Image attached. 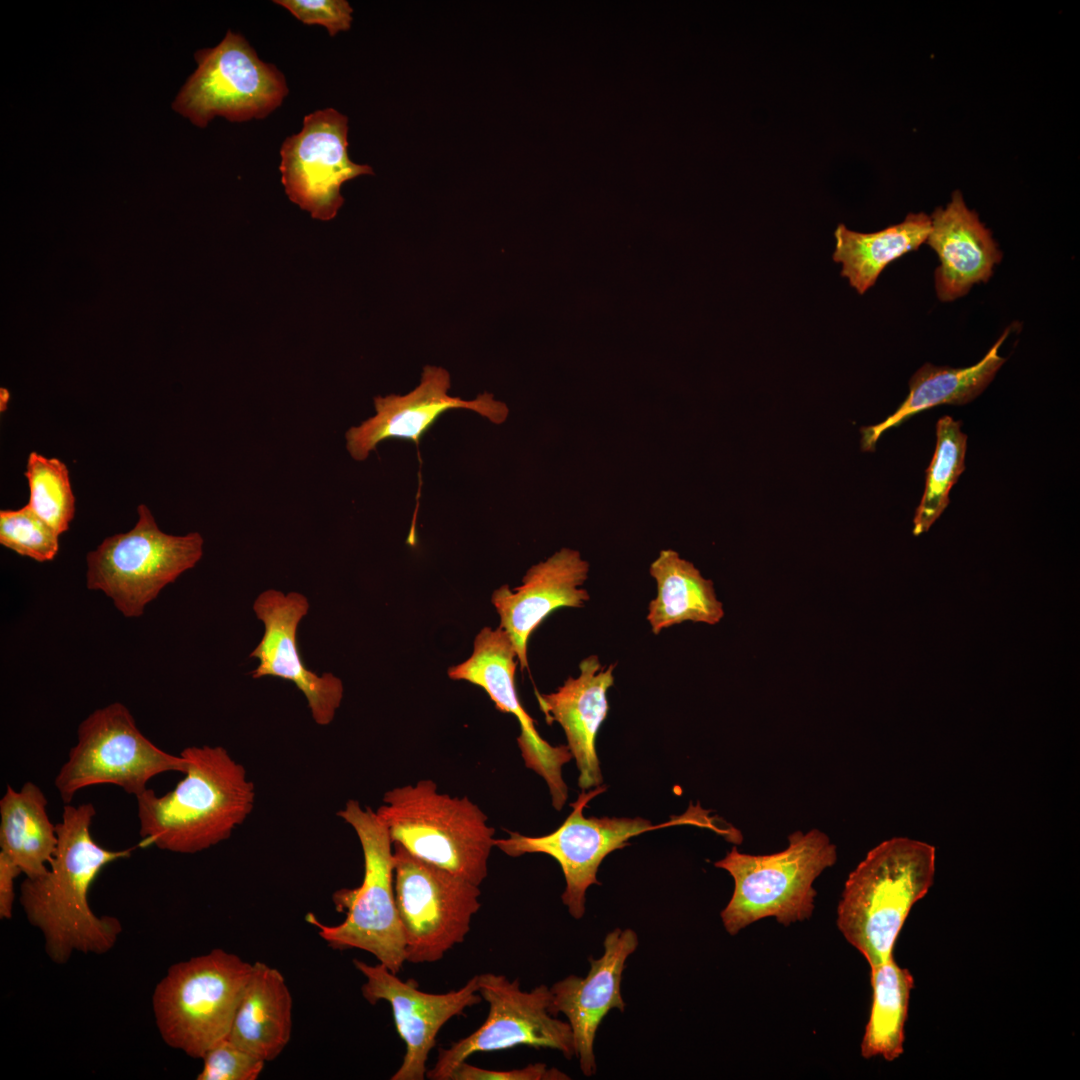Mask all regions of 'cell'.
Instances as JSON below:
<instances>
[{"label": "cell", "mask_w": 1080, "mask_h": 1080, "mask_svg": "<svg viewBox=\"0 0 1080 1080\" xmlns=\"http://www.w3.org/2000/svg\"><path fill=\"white\" fill-rule=\"evenodd\" d=\"M195 60L198 66L172 108L198 127L216 116L231 122L265 118L288 94L282 72L230 30L217 46L197 51Z\"/></svg>", "instance_id": "11"}, {"label": "cell", "mask_w": 1080, "mask_h": 1080, "mask_svg": "<svg viewBox=\"0 0 1080 1080\" xmlns=\"http://www.w3.org/2000/svg\"><path fill=\"white\" fill-rule=\"evenodd\" d=\"M588 572L589 563L577 550L562 548L529 568L520 586L511 590L503 585L493 592L499 627L510 637L522 670L528 668V642L538 626L553 611L581 608L590 599L582 588Z\"/></svg>", "instance_id": "20"}, {"label": "cell", "mask_w": 1080, "mask_h": 1080, "mask_svg": "<svg viewBox=\"0 0 1080 1080\" xmlns=\"http://www.w3.org/2000/svg\"><path fill=\"white\" fill-rule=\"evenodd\" d=\"M347 133L348 118L326 108L306 115L301 131L281 146L279 169L285 192L314 219H333L344 203L341 186L373 174L370 166L350 160Z\"/></svg>", "instance_id": "14"}, {"label": "cell", "mask_w": 1080, "mask_h": 1080, "mask_svg": "<svg viewBox=\"0 0 1080 1080\" xmlns=\"http://www.w3.org/2000/svg\"><path fill=\"white\" fill-rule=\"evenodd\" d=\"M60 534L27 504L0 511V544L38 562L51 561L59 550Z\"/></svg>", "instance_id": "31"}, {"label": "cell", "mask_w": 1080, "mask_h": 1080, "mask_svg": "<svg viewBox=\"0 0 1080 1080\" xmlns=\"http://www.w3.org/2000/svg\"><path fill=\"white\" fill-rule=\"evenodd\" d=\"M126 533L105 538L87 554L86 584L104 592L125 617H139L160 591L193 568L203 554L197 532L184 536L162 532L145 504Z\"/></svg>", "instance_id": "8"}, {"label": "cell", "mask_w": 1080, "mask_h": 1080, "mask_svg": "<svg viewBox=\"0 0 1080 1080\" xmlns=\"http://www.w3.org/2000/svg\"><path fill=\"white\" fill-rule=\"evenodd\" d=\"M364 976L363 997L370 1003H389L396 1030L405 1043L403 1061L391 1080H424L427 1061L441 1028L451 1018L482 1001L477 975L458 990L447 993L421 991L415 980L403 981L385 965L353 961Z\"/></svg>", "instance_id": "16"}, {"label": "cell", "mask_w": 1080, "mask_h": 1080, "mask_svg": "<svg viewBox=\"0 0 1080 1080\" xmlns=\"http://www.w3.org/2000/svg\"><path fill=\"white\" fill-rule=\"evenodd\" d=\"M337 815L355 831L362 848V883L333 894L336 909L346 914L336 925H327L313 914L306 921L317 929L327 945L336 950L360 949L398 974L406 962L405 942L394 891L393 841L384 821L370 807L349 800Z\"/></svg>", "instance_id": "5"}, {"label": "cell", "mask_w": 1080, "mask_h": 1080, "mask_svg": "<svg viewBox=\"0 0 1080 1080\" xmlns=\"http://www.w3.org/2000/svg\"><path fill=\"white\" fill-rule=\"evenodd\" d=\"M930 221L926 243L940 262L935 270L936 293L942 302H951L966 295L975 284L987 282L1002 252L959 190L953 192L945 207L934 210Z\"/></svg>", "instance_id": "21"}, {"label": "cell", "mask_w": 1080, "mask_h": 1080, "mask_svg": "<svg viewBox=\"0 0 1080 1080\" xmlns=\"http://www.w3.org/2000/svg\"><path fill=\"white\" fill-rule=\"evenodd\" d=\"M304 24H319L327 28L330 36L349 30L353 9L345 0H277Z\"/></svg>", "instance_id": "33"}, {"label": "cell", "mask_w": 1080, "mask_h": 1080, "mask_svg": "<svg viewBox=\"0 0 1080 1080\" xmlns=\"http://www.w3.org/2000/svg\"><path fill=\"white\" fill-rule=\"evenodd\" d=\"M517 654L508 634L500 627H484L475 637L472 655L448 669L453 680L481 687L497 710L514 715L520 726L517 738L525 766L547 783L552 805L560 811L568 798L562 767L572 759L567 745L553 746L543 739L534 719L525 711L515 687Z\"/></svg>", "instance_id": "15"}, {"label": "cell", "mask_w": 1080, "mask_h": 1080, "mask_svg": "<svg viewBox=\"0 0 1080 1080\" xmlns=\"http://www.w3.org/2000/svg\"><path fill=\"white\" fill-rule=\"evenodd\" d=\"M46 806L45 794L32 782L19 791L8 785L0 800V851L29 878L47 872L58 843Z\"/></svg>", "instance_id": "27"}, {"label": "cell", "mask_w": 1080, "mask_h": 1080, "mask_svg": "<svg viewBox=\"0 0 1080 1080\" xmlns=\"http://www.w3.org/2000/svg\"><path fill=\"white\" fill-rule=\"evenodd\" d=\"M292 1009V995L281 972L255 962L227 1038L257 1058L272 1061L290 1041Z\"/></svg>", "instance_id": "23"}, {"label": "cell", "mask_w": 1080, "mask_h": 1080, "mask_svg": "<svg viewBox=\"0 0 1080 1080\" xmlns=\"http://www.w3.org/2000/svg\"><path fill=\"white\" fill-rule=\"evenodd\" d=\"M603 946L600 958L589 957L586 977L570 975L550 988L549 1012L553 1016L562 1013L568 1019L574 1056L587 1077L596 1072L594 1040L603 1018L611 1009L625 1010L620 984L626 960L638 946V936L632 929L616 928L607 933Z\"/></svg>", "instance_id": "19"}, {"label": "cell", "mask_w": 1080, "mask_h": 1080, "mask_svg": "<svg viewBox=\"0 0 1080 1080\" xmlns=\"http://www.w3.org/2000/svg\"><path fill=\"white\" fill-rule=\"evenodd\" d=\"M450 375L438 366H425L420 384L406 395L377 396L376 414L346 432V447L351 457L365 460L376 446L388 439L420 438L447 410L468 409L479 413L492 423H503L509 410L505 403L484 392L474 400H463L448 394Z\"/></svg>", "instance_id": "18"}, {"label": "cell", "mask_w": 1080, "mask_h": 1080, "mask_svg": "<svg viewBox=\"0 0 1080 1080\" xmlns=\"http://www.w3.org/2000/svg\"><path fill=\"white\" fill-rule=\"evenodd\" d=\"M95 815L91 802L65 804L47 872L26 877L20 886L26 918L42 933L45 951L56 964H65L74 952L106 953L122 932L116 917L92 911L88 892L106 865L129 858L135 847L111 850L99 845L90 832Z\"/></svg>", "instance_id": "1"}, {"label": "cell", "mask_w": 1080, "mask_h": 1080, "mask_svg": "<svg viewBox=\"0 0 1080 1080\" xmlns=\"http://www.w3.org/2000/svg\"><path fill=\"white\" fill-rule=\"evenodd\" d=\"M376 812L393 843L413 856L479 886L487 877L495 829L468 797L440 793L422 779L387 791Z\"/></svg>", "instance_id": "4"}, {"label": "cell", "mask_w": 1080, "mask_h": 1080, "mask_svg": "<svg viewBox=\"0 0 1080 1080\" xmlns=\"http://www.w3.org/2000/svg\"><path fill=\"white\" fill-rule=\"evenodd\" d=\"M930 228V216L923 212L909 213L902 222L873 233L856 232L840 223L834 231L832 258L841 264V276L862 295L890 263L926 243Z\"/></svg>", "instance_id": "26"}, {"label": "cell", "mask_w": 1080, "mask_h": 1080, "mask_svg": "<svg viewBox=\"0 0 1080 1080\" xmlns=\"http://www.w3.org/2000/svg\"><path fill=\"white\" fill-rule=\"evenodd\" d=\"M935 862L933 845L893 837L872 848L849 874L836 924L870 967L893 956L912 907L933 884Z\"/></svg>", "instance_id": "3"}, {"label": "cell", "mask_w": 1080, "mask_h": 1080, "mask_svg": "<svg viewBox=\"0 0 1080 1080\" xmlns=\"http://www.w3.org/2000/svg\"><path fill=\"white\" fill-rule=\"evenodd\" d=\"M22 873L19 866L0 851V918L11 919L15 899L14 881Z\"/></svg>", "instance_id": "35"}, {"label": "cell", "mask_w": 1080, "mask_h": 1080, "mask_svg": "<svg viewBox=\"0 0 1080 1080\" xmlns=\"http://www.w3.org/2000/svg\"><path fill=\"white\" fill-rule=\"evenodd\" d=\"M185 777L162 796L147 788L136 796L139 847L194 854L228 839L255 804L246 769L222 746H189Z\"/></svg>", "instance_id": "2"}, {"label": "cell", "mask_w": 1080, "mask_h": 1080, "mask_svg": "<svg viewBox=\"0 0 1080 1080\" xmlns=\"http://www.w3.org/2000/svg\"><path fill=\"white\" fill-rule=\"evenodd\" d=\"M77 736L54 780L65 804L79 790L97 784H113L138 796L154 776L169 771L184 774L187 768L183 755L167 753L145 737L119 702L92 712L79 725Z\"/></svg>", "instance_id": "10"}, {"label": "cell", "mask_w": 1080, "mask_h": 1080, "mask_svg": "<svg viewBox=\"0 0 1080 1080\" xmlns=\"http://www.w3.org/2000/svg\"><path fill=\"white\" fill-rule=\"evenodd\" d=\"M198 1080H256L265 1061L243 1050L227 1037L209 1048L201 1058Z\"/></svg>", "instance_id": "32"}, {"label": "cell", "mask_w": 1080, "mask_h": 1080, "mask_svg": "<svg viewBox=\"0 0 1080 1080\" xmlns=\"http://www.w3.org/2000/svg\"><path fill=\"white\" fill-rule=\"evenodd\" d=\"M1009 331L1007 328L986 355L970 367L952 368L929 363L920 367L910 379L909 394L897 410L884 421L861 428L862 450L873 451L885 431L922 411L942 404L963 405L979 396L1005 362L998 350Z\"/></svg>", "instance_id": "24"}, {"label": "cell", "mask_w": 1080, "mask_h": 1080, "mask_svg": "<svg viewBox=\"0 0 1080 1080\" xmlns=\"http://www.w3.org/2000/svg\"><path fill=\"white\" fill-rule=\"evenodd\" d=\"M615 666L604 667L597 655H590L580 662L578 677H568L555 692H536L547 722L559 723L565 732L567 746L579 770L581 790L602 783L595 741L609 711L607 691L614 684Z\"/></svg>", "instance_id": "22"}, {"label": "cell", "mask_w": 1080, "mask_h": 1080, "mask_svg": "<svg viewBox=\"0 0 1080 1080\" xmlns=\"http://www.w3.org/2000/svg\"><path fill=\"white\" fill-rule=\"evenodd\" d=\"M10 398V394L7 389H0V411L3 412L7 409V404Z\"/></svg>", "instance_id": "36"}, {"label": "cell", "mask_w": 1080, "mask_h": 1080, "mask_svg": "<svg viewBox=\"0 0 1080 1080\" xmlns=\"http://www.w3.org/2000/svg\"><path fill=\"white\" fill-rule=\"evenodd\" d=\"M570 1077L557 1068L544 1063L529 1064L511 1070H490L474 1066L467 1061L460 1063L450 1080H567Z\"/></svg>", "instance_id": "34"}, {"label": "cell", "mask_w": 1080, "mask_h": 1080, "mask_svg": "<svg viewBox=\"0 0 1080 1080\" xmlns=\"http://www.w3.org/2000/svg\"><path fill=\"white\" fill-rule=\"evenodd\" d=\"M394 891L406 962L433 963L464 942L481 891L465 878L427 863L393 843Z\"/></svg>", "instance_id": "12"}, {"label": "cell", "mask_w": 1080, "mask_h": 1080, "mask_svg": "<svg viewBox=\"0 0 1080 1080\" xmlns=\"http://www.w3.org/2000/svg\"><path fill=\"white\" fill-rule=\"evenodd\" d=\"M478 992L489 1005L483 1024L448 1048L439 1049L436 1062L427 1071L431 1080H450L455 1068L475 1053L494 1052L520 1045L549 1048L570 1060L574 1056L571 1027L549 1012L551 991L540 985L523 991L519 979L505 975H477Z\"/></svg>", "instance_id": "13"}, {"label": "cell", "mask_w": 1080, "mask_h": 1080, "mask_svg": "<svg viewBox=\"0 0 1080 1080\" xmlns=\"http://www.w3.org/2000/svg\"><path fill=\"white\" fill-rule=\"evenodd\" d=\"M936 448L926 470L922 499L913 519V534L927 532L949 504V493L965 470L967 435L961 422L950 416L940 418L936 425Z\"/></svg>", "instance_id": "29"}, {"label": "cell", "mask_w": 1080, "mask_h": 1080, "mask_svg": "<svg viewBox=\"0 0 1080 1080\" xmlns=\"http://www.w3.org/2000/svg\"><path fill=\"white\" fill-rule=\"evenodd\" d=\"M605 790L606 787L602 785L589 792L582 790L577 800L570 804L572 811L566 820L547 835L526 836L509 832L508 838L495 839V847L511 857L542 853L554 858L559 863L566 882L561 895L562 902L575 919H580L585 914L588 887L593 884L600 885L596 875L604 858L629 845L630 838L673 825L711 827L712 824L699 805H690V809L683 815L674 816L657 825L641 817H585L583 810L588 802Z\"/></svg>", "instance_id": "9"}, {"label": "cell", "mask_w": 1080, "mask_h": 1080, "mask_svg": "<svg viewBox=\"0 0 1080 1080\" xmlns=\"http://www.w3.org/2000/svg\"><path fill=\"white\" fill-rule=\"evenodd\" d=\"M870 970L872 1005L860 1053L865 1059L881 1056L894 1061L904 1052L905 1022L914 978L893 956Z\"/></svg>", "instance_id": "28"}, {"label": "cell", "mask_w": 1080, "mask_h": 1080, "mask_svg": "<svg viewBox=\"0 0 1080 1080\" xmlns=\"http://www.w3.org/2000/svg\"><path fill=\"white\" fill-rule=\"evenodd\" d=\"M788 847L767 855L741 853L733 847L714 866L734 879V891L721 920L730 935L750 924L774 917L789 926L812 916L813 883L837 860L836 845L819 829L788 836Z\"/></svg>", "instance_id": "6"}, {"label": "cell", "mask_w": 1080, "mask_h": 1080, "mask_svg": "<svg viewBox=\"0 0 1080 1080\" xmlns=\"http://www.w3.org/2000/svg\"><path fill=\"white\" fill-rule=\"evenodd\" d=\"M24 475L29 486L27 505L60 535L66 532L75 515V496L66 464L32 451Z\"/></svg>", "instance_id": "30"}, {"label": "cell", "mask_w": 1080, "mask_h": 1080, "mask_svg": "<svg viewBox=\"0 0 1080 1080\" xmlns=\"http://www.w3.org/2000/svg\"><path fill=\"white\" fill-rule=\"evenodd\" d=\"M649 573L657 586L647 613L654 634L685 621L715 625L723 618V604L713 582L676 551L662 550L651 563Z\"/></svg>", "instance_id": "25"}, {"label": "cell", "mask_w": 1080, "mask_h": 1080, "mask_svg": "<svg viewBox=\"0 0 1080 1080\" xmlns=\"http://www.w3.org/2000/svg\"><path fill=\"white\" fill-rule=\"evenodd\" d=\"M253 610L264 624V634L249 655L259 660L252 677H276L293 683L305 696L315 723L329 725L341 705L344 688L341 679L330 672L317 675L302 660L297 629L309 611L308 599L298 592L268 589L257 596Z\"/></svg>", "instance_id": "17"}, {"label": "cell", "mask_w": 1080, "mask_h": 1080, "mask_svg": "<svg viewBox=\"0 0 1080 1080\" xmlns=\"http://www.w3.org/2000/svg\"><path fill=\"white\" fill-rule=\"evenodd\" d=\"M252 970L253 963L222 948L170 966L152 997L163 1041L201 1059L228 1036Z\"/></svg>", "instance_id": "7"}]
</instances>
